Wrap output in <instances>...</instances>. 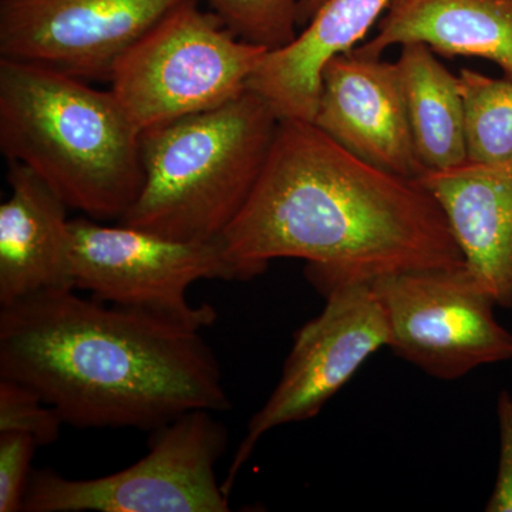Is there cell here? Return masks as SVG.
Segmentation results:
<instances>
[{
    "label": "cell",
    "instance_id": "cell-11",
    "mask_svg": "<svg viewBox=\"0 0 512 512\" xmlns=\"http://www.w3.org/2000/svg\"><path fill=\"white\" fill-rule=\"evenodd\" d=\"M312 123L353 156L406 180L429 173L410 127L396 63L357 49L322 70Z\"/></svg>",
    "mask_w": 512,
    "mask_h": 512
},
{
    "label": "cell",
    "instance_id": "cell-5",
    "mask_svg": "<svg viewBox=\"0 0 512 512\" xmlns=\"http://www.w3.org/2000/svg\"><path fill=\"white\" fill-rule=\"evenodd\" d=\"M266 52L187 0L121 57L110 90L143 133L235 99Z\"/></svg>",
    "mask_w": 512,
    "mask_h": 512
},
{
    "label": "cell",
    "instance_id": "cell-10",
    "mask_svg": "<svg viewBox=\"0 0 512 512\" xmlns=\"http://www.w3.org/2000/svg\"><path fill=\"white\" fill-rule=\"evenodd\" d=\"M187 0H2L0 55L110 82L141 37Z\"/></svg>",
    "mask_w": 512,
    "mask_h": 512
},
{
    "label": "cell",
    "instance_id": "cell-13",
    "mask_svg": "<svg viewBox=\"0 0 512 512\" xmlns=\"http://www.w3.org/2000/svg\"><path fill=\"white\" fill-rule=\"evenodd\" d=\"M8 183L0 205V306L74 288L66 202L23 164L8 163Z\"/></svg>",
    "mask_w": 512,
    "mask_h": 512
},
{
    "label": "cell",
    "instance_id": "cell-21",
    "mask_svg": "<svg viewBox=\"0 0 512 512\" xmlns=\"http://www.w3.org/2000/svg\"><path fill=\"white\" fill-rule=\"evenodd\" d=\"M500 460L488 512H512V394L501 392L497 402Z\"/></svg>",
    "mask_w": 512,
    "mask_h": 512
},
{
    "label": "cell",
    "instance_id": "cell-14",
    "mask_svg": "<svg viewBox=\"0 0 512 512\" xmlns=\"http://www.w3.org/2000/svg\"><path fill=\"white\" fill-rule=\"evenodd\" d=\"M392 0H326L298 36L266 52L248 82L279 120L312 121L326 63L365 42Z\"/></svg>",
    "mask_w": 512,
    "mask_h": 512
},
{
    "label": "cell",
    "instance_id": "cell-2",
    "mask_svg": "<svg viewBox=\"0 0 512 512\" xmlns=\"http://www.w3.org/2000/svg\"><path fill=\"white\" fill-rule=\"evenodd\" d=\"M0 379L35 390L77 429L154 431L232 407L201 329L74 288L0 306Z\"/></svg>",
    "mask_w": 512,
    "mask_h": 512
},
{
    "label": "cell",
    "instance_id": "cell-16",
    "mask_svg": "<svg viewBox=\"0 0 512 512\" xmlns=\"http://www.w3.org/2000/svg\"><path fill=\"white\" fill-rule=\"evenodd\" d=\"M400 47L394 63L421 163L427 171L468 163L466 109L458 74L451 73L423 43Z\"/></svg>",
    "mask_w": 512,
    "mask_h": 512
},
{
    "label": "cell",
    "instance_id": "cell-12",
    "mask_svg": "<svg viewBox=\"0 0 512 512\" xmlns=\"http://www.w3.org/2000/svg\"><path fill=\"white\" fill-rule=\"evenodd\" d=\"M419 183L440 205L464 265L512 308V160L429 171Z\"/></svg>",
    "mask_w": 512,
    "mask_h": 512
},
{
    "label": "cell",
    "instance_id": "cell-19",
    "mask_svg": "<svg viewBox=\"0 0 512 512\" xmlns=\"http://www.w3.org/2000/svg\"><path fill=\"white\" fill-rule=\"evenodd\" d=\"M62 417L42 397L9 379H0V431H18L32 436L37 446H49L59 439Z\"/></svg>",
    "mask_w": 512,
    "mask_h": 512
},
{
    "label": "cell",
    "instance_id": "cell-1",
    "mask_svg": "<svg viewBox=\"0 0 512 512\" xmlns=\"http://www.w3.org/2000/svg\"><path fill=\"white\" fill-rule=\"evenodd\" d=\"M221 242L244 281L282 258L306 261L313 286L464 264L419 181L367 164L305 120H281L264 171Z\"/></svg>",
    "mask_w": 512,
    "mask_h": 512
},
{
    "label": "cell",
    "instance_id": "cell-8",
    "mask_svg": "<svg viewBox=\"0 0 512 512\" xmlns=\"http://www.w3.org/2000/svg\"><path fill=\"white\" fill-rule=\"evenodd\" d=\"M372 285L389 323V348L427 375L453 382L512 360V333L466 265L389 272Z\"/></svg>",
    "mask_w": 512,
    "mask_h": 512
},
{
    "label": "cell",
    "instance_id": "cell-20",
    "mask_svg": "<svg viewBox=\"0 0 512 512\" xmlns=\"http://www.w3.org/2000/svg\"><path fill=\"white\" fill-rule=\"evenodd\" d=\"M37 447L29 434L0 431V512L23 511Z\"/></svg>",
    "mask_w": 512,
    "mask_h": 512
},
{
    "label": "cell",
    "instance_id": "cell-3",
    "mask_svg": "<svg viewBox=\"0 0 512 512\" xmlns=\"http://www.w3.org/2000/svg\"><path fill=\"white\" fill-rule=\"evenodd\" d=\"M0 150L97 221L121 220L144 183L141 131L116 94L45 64L0 59Z\"/></svg>",
    "mask_w": 512,
    "mask_h": 512
},
{
    "label": "cell",
    "instance_id": "cell-4",
    "mask_svg": "<svg viewBox=\"0 0 512 512\" xmlns=\"http://www.w3.org/2000/svg\"><path fill=\"white\" fill-rule=\"evenodd\" d=\"M279 123L247 89L217 109L144 130L143 187L120 224L180 241H220L264 171Z\"/></svg>",
    "mask_w": 512,
    "mask_h": 512
},
{
    "label": "cell",
    "instance_id": "cell-6",
    "mask_svg": "<svg viewBox=\"0 0 512 512\" xmlns=\"http://www.w3.org/2000/svg\"><path fill=\"white\" fill-rule=\"evenodd\" d=\"M211 410H192L151 431L146 456L133 466L92 480L32 471L26 512H228L218 461L228 431Z\"/></svg>",
    "mask_w": 512,
    "mask_h": 512
},
{
    "label": "cell",
    "instance_id": "cell-7",
    "mask_svg": "<svg viewBox=\"0 0 512 512\" xmlns=\"http://www.w3.org/2000/svg\"><path fill=\"white\" fill-rule=\"evenodd\" d=\"M74 289L93 298L154 313L204 329L217 319L208 305L192 306L188 289L197 282L244 281L220 241L192 242L161 237L128 225L93 218L70 222Z\"/></svg>",
    "mask_w": 512,
    "mask_h": 512
},
{
    "label": "cell",
    "instance_id": "cell-22",
    "mask_svg": "<svg viewBox=\"0 0 512 512\" xmlns=\"http://www.w3.org/2000/svg\"><path fill=\"white\" fill-rule=\"evenodd\" d=\"M325 2L326 0H299V28L302 29Z\"/></svg>",
    "mask_w": 512,
    "mask_h": 512
},
{
    "label": "cell",
    "instance_id": "cell-9",
    "mask_svg": "<svg viewBox=\"0 0 512 512\" xmlns=\"http://www.w3.org/2000/svg\"><path fill=\"white\" fill-rule=\"evenodd\" d=\"M325 308L296 332L281 379L249 420L247 433L228 468V495L256 444L269 431L313 419L377 350L389 348L386 313L372 279H339L315 286Z\"/></svg>",
    "mask_w": 512,
    "mask_h": 512
},
{
    "label": "cell",
    "instance_id": "cell-15",
    "mask_svg": "<svg viewBox=\"0 0 512 512\" xmlns=\"http://www.w3.org/2000/svg\"><path fill=\"white\" fill-rule=\"evenodd\" d=\"M407 43H423L441 56L488 60L512 79V0H392L375 35L355 49L383 57Z\"/></svg>",
    "mask_w": 512,
    "mask_h": 512
},
{
    "label": "cell",
    "instance_id": "cell-18",
    "mask_svg": "<svg viewBox=\"0 0 512 512\" xmlns=\"http://www.w3.org/2000/svg\"><path fill=\"white\" fill-rule=\"evenodd\" d=\"M211 12L239 39L281 49L299 33V0H205Z\"/></svg>",
    "mask_w": 512,
    "mask_h": 512
},
{
    "label": "cell",
    "instance_id": "cell-17",
    "mask_svg": "<svg viewBox=\"0 0 512 512\" xmlns=\"http://www.w3.org/2000/svg\"><path fill=\"white\" fill-rule=\"evenodd\" d=\"M464 109L468 163L512 160V79H494L476 70L458 73Z\"/></svg>",
    "mask_w": 512,
    "mask_h": 512
}]
</instances>
